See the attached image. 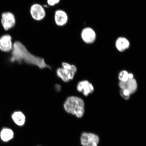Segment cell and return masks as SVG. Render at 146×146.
I'll return each mask as SVG.
<instances>
[{
  "label": "cell",
  "mask_w": 146,
  "mask_h": 146,
  "mask_svg": "<svg viewBox=\"0 0 146 146\" xmlns=\"http://www.w3.org/2000/svg\"><path fill=\"white\" fill-rule=\"evenodd\" d=\"M31 16L35 20L40 21L44 18L46 12L44 9L41 5L35 3L33 5L30 9Z\"/></svg>",
  "instance_id": "cell-6"
},
{
  "label": "cell",
  "mask_w": 146,
  "mask_h": 146,
  "mask_svg": "<svg viewBox=\"0 0 146 146\" xmlns=\"http://www.w3.org/2000/svg\"><path fill=\"white\" fill-rule=\"evenodd\" d=\"M120 94L122 97L126 100H129L131 95L130 92L125 89H121Z\"/></svg>",
  "instance_id": "cell-16"
},
{
  "label": "cell",
  "mask_w": 146,
  "mask_h": 146,
  "mask_svg": "<svg viewBox=\"0 0 146 146\" xmlns=\"http://www.w3.org/2000/svg\"><path fill=\"white\" fill-rule=\"evenodd\" d=\"M77 89L78 92L82 93L86 96L92 94L94 91V88L92 84L87 80H83L78 82Z\"/></svg>",
  "instance_id": "cell-7"
},
{
  "label": "cell",
  "mask_w": 146,
  "mask_h": 146,
  "mask_svg": "<svg viewBox=\"0 0 146 146\" xmlns=\"http://www.w3.org/2000/svg\"><path fill=\"white\" fill-rule=\"evenodd\" d=\"M119 85L121 89H125L128 91L131 94H134L137 89L138 85L136 80L134 78L129 79L125 82H120Z\"/></svg>",
  "instance_id": "cell-10"
},
{
  "label": "cell",
  "mask_w": 146,
  "mask_h": 146,
  "mask_svg": "<svg viewBox=\"0 0 146 146\" xmlns=\"http://www.w3.org/2000/svg\"><path fill=\"white\" fill-rule=\"evenodd\" d=\"M63 107L66 112L78 118H82L84 114V102L82 98L77 96L69 97L65 100Z\"/></svg>",
  "instance_id": "cell-2"
},
{
  "label": "cell",
  "mask_w": 146,
  "mask_h": 146,
  "mask_svg": "<svg viewBox=\"0 0 146 146\" xmlns=\"http://www.w3.org/2000/svg\"><path fill=\"white\" fill-rule=\"evenodd\" d=\"M11 36L8 34L5 35L0 38V50L2 52H9L13 47Z\"/></svg>",
  "instance_id": "cell-8"
},
{
  "label": "cell",
  "mask_w": 146,
  "mask_h": 146,
  "mask_svg": "<svg viewBox=\"0 0 146 146\" xmlns=\"http://www.w3.org/2000/svg\"><path fill=\"white\" fill-rule=\"evenodd\" d=\"M60 0H47V3L48 5L51 6H53L58 4L60 2Z\"/></svg>",
  "instance_id": "cell-17"
},
{
  "label": "cell",
  "mask_w": 146,
  "mask_h": 146,
  "mask_svg": "<svg viewBox=\"0 0 146 146\" xmlns=\"http://www.w3.org/2000/svg\"><path fill=\"white\" fill-rule=\"evenodd\" d=\"M62 67L58 68L56 70L58 77L65 82H68L73 80L77 72V67L74 65L66 62L62 63Z\"/></svg>",
  "instance_id": "cell-3"
},
{
  "label": "cell",
  "mask_w": 146,
  "mask_h": 146,
  "mask_svg": "<svg viewBox=\"0 0 146 146\" xmlns=\"http://www.w3.org/2000/svg\"><path fill=\"white\" fill-rule=\"evenodd\" d=\"M68 21V16L64 11L61 10H56L55 13L54 21L58 26L65 25Z\"/></svg>",
  "instance_id": "cell-11"
},
{
  "label": "cell",
  "mask_w": 146,
  "mask_h": 146,
  "mask_svg": "<svg viewBox=\"0 0 146 146\" xmlns=\"http://www.w3.org/2000/svg\"><path fill=\"white\" fill-rule=\"evenodd\" d=\"M81 37L82 40L85 43L87 44L92 43L96 40V33L92 28L86 27L82 31Z\"/></svg>",
  "instance_id": "cell-9"
},
{
  "label": "cell",
  "mask_w": 146,
  "mask_h": 146,
  "mask_svg": "<svg viewBox=\"0 0 146 146\" xmlns=\"http://www.w3.org/2000/svg\"><path fill=\"white\" fill-rule=\"evenodd\" d=\"M1 23L5 31L8 30L15 25L16 20L14 14L10 12H5L2 14Z\"/></svg>",
  "instance_id": "cell-5"
},
{
  "label": "cell",
  "mask_w": 146,
  "mask_h": 146,
  "mask_svg": "<svg viewBox=\"0 0 146 146\" xmlns=\"http://www.w3.org/2000/svg\"><path fill=\"white\" fill-rule=\"evenodd\" d=\"M11 118L14 123L18 126H22L25 123V116L21 111H15L11 115Z\"/></svg>",
  "instance_id": "cell-13"
},
{
  "label": "cell",
  "mask_w": 146,
  "mask_h": 146,
  "mask_svg": "<svg viewBox=\"0 0 146 146\" xmlns=\"http://www.w3.org/2000/svg\"><path fill=\"white\" fill-rule=\"evenodd\" d=\"M129 73L126 70L121 71L118 75L119 80L120 82H125L129 79Z\"/></svg>",
  "instance_id": "cell-15"
},
{
  "label": "cell",
  "mask_w": 146,
  "mask_h": 146,
  "mask_svg": "<svg viewBox=\"0 0 146 146\" xmlns=\"http://www.w3.org/2000/svg\"><path fill=\"white\" fill-rule=\"evenodd\" d=\"M14 135V132L11 129L5 127L2 129L0 133V137L2 141L7 142L13 138Z\"/></svg>",
  "instance_id": "cell-14"
},
{
  "label": "cell",
  "mask_w": 146,
  "mask_h": 146,
  "mask_svg": "<svg viewBox=\"0 0 146 146\" xmlns=\"http://www.w3.org/2000/svg\"><path fill=\"white\" fill-rule=\"evenodd\" d=\"M129 79H131L134 78V75L132 73H129Z\"/></svg>",
  "instance_id": "cell-18"
},
{
  "label": "cell",
  "mask_w": 146,
  "mask_h": 146,
  "mask_svg": "<svg viewBox=\"0 0 146 146\" xmlns=\"http://www.w3.org/2000/svg\"><path fill=\"white\" fill-rule=\"evenodd\" d=\"M12 50V57L11 60L12 61L15 60L19 61L23 60L30 63H45L43 59L33 55L27 50L25 46L19 42L14 43Z\"/></svg>",
  "instance_id": "cell-1"
},
{
  "label": "cell",
  "mask_w": 146,
  "mask_h": 146,
  "mask_svg": "<svg viewBox=\"0 0 146 146\" xmlns=\"http://www.w3.org/2000/svg\"><path fill=\"white\" fill-rule=\"evenodd\" d=\"M115 45L116 48L119 51L123 52L129 48L130 44L127 38L120 37L117 39Z\"/></svg>",
  "instance_id": "cell-12"
},
{
  "label": "cell",
  "mask_w": 146,
  "mask_h": 146,
  "mask_svg": "<svg viewBox=\"0 0 146 146\" xmlns=\"http://www.w3.org/2000/svg\"><path fill=\"white\" fill-rule=\"evenodd\" d=\"M100 140L99 136L92 133L84 132L80 137L81 143L83 146H98Z\"/></svg>",
  "instance_id": "cell-4"
}]
</instances>
